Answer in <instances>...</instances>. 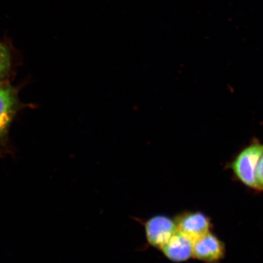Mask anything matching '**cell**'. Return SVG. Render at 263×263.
<instances>
[{"mask_svg":"<svg viewBox=\"0 0 263 263\" xmlns=\"http://www.w3.org/2000/svg\"><path fill=\"white\" fill-rule=\"evenodd\" d=\"M263 155V145L254 143L238 154L231 163L232 171L246 186L257 189L256 171Z\"/></svg>","mask_w":263,"mask_h":263,"instance_id":"cell-1","label":"cell"},{"mask_svg":"<svg viewBox=\"0 0 263 263\" xmlns=\"http://www.w3.org/2000/svg\"><path fill=\"white\" fill-rule=\"evenodd\" d=\"M146 241L157 249L162 248L177 232L174 219L162 214L152 216L144 222Z\"/></svg>","mask_w":263,"mask_h":263,"instance_id":"cell-2","label":"cell"},{"mask_svg":"<svg viewBox=\"0 0 263 263\" xmlns=\"http://www.w3.org/2000/svg\"><path fill=\"white\" fill-rule=\"evenodd\" d=\"M226 247L224 242L209 232L193 241V258L204 263H218L224 258Z\"/></svg>","mask_w":263,"mask_h":263,"instance_id":"cell-3","label":"cell"},{"mask_svg":"<svg viewBox=\"0 0 263 263\" xmlns=\"http://www.w3.org/2000/svg\"><path fill=\"white\" fill-rule=\"evenodd\" d=\"M20 104L18 91L9 83H0V143L5 139Z\"/></svg>","mask_w":263,"mask_h":263,"instance_id":"cell-4","label":"cell"},{"mask_svg":"<svg viewBox=\"0 0 263 263\" xmlns=\"http://www.w3.org/2000/svg\"><path fill=\"white\" fill-rule=\"evenodd\" d=\"M177 231L195 240L212 230L210 218L200 212H185L175 217Z\"/></svg>","mask_w":263,"mask_h":263,"instance_id":"cell-5","label":"cell"},{"mask_svg":"<svg viewBox=\"0 0 263 263\" xmlns=\"http://www.w3.org/2000/svg\"><path fill=\"white\" fill-rule=\"evenodd\" d=\"M193 241L191 238L177 231L160 249V251L171 262H186L193 258Z\"/></svg>","mask_w":263,"mask_h":263,"instance_id":"cell-6","label":"cell"},{"mask_svg":"<svg viewBox=\"0 0 263 263\" xmlns=\"http://www.w3.org/2000/svg\"><path fill=\"white\" fill-rule=\"evenodd\" d=\"M14 65V55L10 46L0 41V83L5 82L11 75Z\"/></svg>","mask_w":263,"mask_h":263,"instance_id":"cell-7","label":"cell"},{"mask_svg":"<svg viewBox=\"0 0 263 263\" xmlns=\"http://www.w3.org/2000/svg\"><path fill=\"white\" fill-rule=\"evenodd\" d=\"M256 183H257V189L263 190V155L257 164V171H256Z\"/></svg>","mask_w":263,"mask_h":263,"instance_id":"cell-8","label":"cell"}]
</instances>
